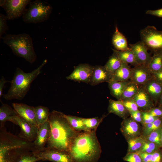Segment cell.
Returning <instances> with one entry per match:
<instances>
[{
    "label": "cell",
    "instance_id": "6da1fadb",
    "mask_svg": "<svg viewBox=\"0 0 162 162\" xmlns=\"http://www.w3.org/2000/svg\"><path fill=\"white\" fill-rule=\"evenodd\" d=\"M97 129L80 132L74 138L68 152L74 162H98L102 150Z\"/></svg>",
    "mask_w": 162,
    "mask_h": 162
},
{
    "label": "cell",
    "instance_id": "7a4b0ae2",
    "mask_svg": "<svg viewBox=\"0 0 162 162\" xmlns=\"http://www.w3.org/2000/svg\"><path fill=\"white\" fill-rule=\"evenodd\" d=\"M64 114L55 110L50 112L48 121L50 127V134L47 147L68 152L71 143L80 132L71 127Z\"/></svg>",
    "mask_w": 162,
    "mask_h": 162
},
{
    "label": "cell",
    "instance_id": "3957f363",
    "mask_svg": "<svg viewBox=\"0 0 162 162\" xmlns=\"http://www.w3.org/2000/svg\"><path fill=\"white\" fill-rule=\"evenodd\" d=\"M30 142L8 132L4 126L0 127V162H11L12 155L33 151Z\"/></svg>",
    "mask_w": 162,
    "mask_h": 162
},
{
    "label": "cell",
    "instance_id": "277c9868",
    "mask_svg": "<svg viewBox=\"0 0 162 162\" xmlns=\"http://www.w3.org/2000/svg\"><path fill=\"white\" fill-rule=\"evenodd\" d=\"M47 62V59H45L38 67L30 73H25L20 68H17L10 81L9 89L7 94H3V98L7 100L23 99L28 91L32 83L40 73Z\"/></svg>",
    "mask_w": 162,
    "mask_h": 162
},
{
    "label": "cell",
    "instance_id": "5b68a950",
    "mask_svg": "<svg viewBox=\"0 0 162 162\" xmlns=\"http://www.w3.org/2000/svg\"><path fill=\"white\" fill-rule=\"evenodd\" d=\"M2 39L3 43L10 48L15 55L24 58L31 64L36 61L37 56L32 39L29 34H6Z\"/></svg>",
    "mask_w": 162,
    "mask_h": 162
},
{
    "label": "cell",
    "instance_id": "8992f818",
    "mask_svg": "<svg viewBox=\"0 0 162 162\" xmlns=\"http://www.w3.org/2000/svg\"><path fill=\"white\" fill-rule=\"evenodd\" d=\"M22 16L24 22L27 23H37L47 20L51 13L52 6L46 2L36 0L31 2Z\"/></svg>",
    "mask_w": 162,
    "mask_h": 162
},
{
    "label": "cell",
    "instance_id": "52a82bcc",
    "mask_svg": "<svg viewBox=\"0 0 162 162\" xmlns=\"http://www.w3.org/2000/svg\"><path fill=\"white\" fill-rule=\"evenodd\" d=\"M142 41L153 53L162 52V31L148 26L140 32Z\"/></svg>",
    "mask_w": 162,
    "mask_h": 162
},
{
    "label": "cell",
    "instance_id": "ba28073f",
    "mask_svg": "<svg viewBox=\"0 0 162 162\" xmlns=\"http://www.w3.org/2000/svg\"><path fill=\"white\" fill-rule=\"evenodd\" d=\"M30 0H0V6L6 13L8 20H13L22 16Z\"/></svg>",
    "mask_w": 162,
    "mask_h": 162
},
{
    "label": "cell",
    "instance_id": "9c48e42d",
    "mask_svg": "<svg viewBox=\"0 0 162 162\" xmlns=\"http://www.w3.org/2000/svg\"><path fill=\"white\" fill-rule=\"evenodd\" d=\"M33 152L40 160L53 162H74L68 152L54 148L46 147L42 150Z\"/></svg>",
    "mask_w": 162,
    "mask_h": 162
},
{
    "label": "cell",
    "instance_id": "30bf717a",
    "mask_svg": "<svg viewBox=\"0 0 162 162\" xmlns=\"http://www.w3.org/2000/svg\"><path fill=\"white\" fill-rule=\"evenodd\" d=\"M10 122L20 126L21 130L19 136L30 142H33L35 140L38 127L32 125L18 115L12 117Z\"/></svg>",
    "mask_w": 162,
    "mask_h": 162
},
{
    "label": "cell",
    "instance_id": "8fae6325",
    "mask_svg": "<svg viewBox=\"0 0 162 162\" xmlns=\"http://www.w3.org/2000/svg\"><path fill=\"white\" fill-rule=\"evenodd\" d=\"M142 127L131 117L123 120L120 130L126 140L141 136Z\"/></svg>",
    "mask_w": 162,
    "mask_h": 162
},
{
    "label": "cell",
    "instance_id": "7c38bea8",
    "mask_svg": "<svg viewBox=\"0 0 162 162\" xmlns=\"http://www.w3.org/2000/svg\"><path fill=\"white\" fill-rule=\"evenodd\" d=\"M94 66L88 64H81L76 67L66 78L68 80L89 83Z\"/></svg>",
    "mask_w": 162,
    "mask_h": 162
},
{
    "label": "cell",
    "instance_id": "4fadbf2b",
    "mask_svg": "<svg viewBox=\"0 0 162 162\" xmlns=\"http://www.w3.org/2000/svg\"><path fill=\"white\" fill-rule=\"evenodd\" d=\"M50 127L48 120L39 126L37 136L33 142V151L37 152L44 149L50 137Z\"/></svg>",
    "mask_w": 162,
    "mask_h": 162
},
{
    "label": "cell",
    "instance_id": "5bb4252c",
    "mask_svg": "<svg viewBox=\"0 0 162 162\" xmlns=\"http://www.w3.org/2000/svg\"><path fill=\"white\" fill-rule=\"evenodd\" d=\"M152 78V73L146 66L139 64L131 68L130 81L139 86H143Z\"/></svg>",
    "mask_w": 162,
    "mask_h": 162
},
{
    "label": "cell",
    "instance_id": "9a60e30c",
    "mask_svg": "<svg viewBox=\"0 0 162 162\" xmlns=\"http://www.w3.org/2000/svg\"><path fill=\"white\" fill-rule=\"evenodd\" d=\"M129 48L133 52L138 64L148 66L152 56L148 52V49L141 41L134 44H130Z\"/></svg>",
    "mask_w": 162,
    "mask_h": 162
},
{
    "label": "cell",
    "instance_id": "2e32d148",
    "mask_svg": "<svg viewBox=\"0 0 162 162\" xmlns=\"http://www.w3.org/2000/svg\"><path fill=\"white\" fill-rule=\"evenodd\" d=\"M12 106L18 115L32 126H38L34 107L23 103H13Z\"/></svg>",
    "mask_w": 162,
    "mask_h": 162
},
{
    "label": "cell",
    "instance_id": "e0dca14e",
    "mask_svg": "<svg viewBox=\"0 0 162 162\" xmlns=\"http://www.w3.org/2000/svg\"><path fill=\"white\" fill-rule=\"evenodd\" d=\"M133 99L139 110L141 111H148L154 107L153 100L142 86H139L138 92Z\"/></svg>",
    "mask_w": 162,
    "mask_h": 162
},
{
    "label": "cell",
    "instance_id": "ac0fdd59",
    "mask_svg": "<svg viewBox=\"0 0 162 162\" xmlns=\"http://www.w3.org/2000/svg\"><path fill=\"white\" fill-rule=\"evenodd\" d=\"M112 75L104 66H94L89 83L91 86H95L103 82H106L108 83L111 80Z\"/></svg>",
    "mask_w": 162,
    "mask_h": 162
},
{
    "label": "cell",
    "instance_id": "d6986e66",
    "mask_svg": "<svg viewBox=\"0 0 162 162\" xmlns=\"http://www.w3.org/2000/svg\"><path fill=\"white\" fill-rule=\"evenodd\" d=\"M142 86L156 105L162 93V85L152 78Z\"/></svg>",
    "mask_w": 162,
    "mask_h": 162
},
{
    "label": "cell",
    "instance_id": "ffe728a7",
    "mask_svg": "<svg viewBox=\"0 0 162 162\" xmlns=\"http://www.w3.org/2000/svg\"><path fill=\"white\" fill-rule=\"evenodd\" d=\"M108 111L109 114L113 113L123 119L127 118L130 115L120 100H109Z\"/></svg>",
    "mask_w": 162,
    "mask_h": 162
},
{
    "label": "cell",
    "instance_id": "44dd1931",
    "mask_svg": "<svg viewBox=\"0 0 162 162\" xmlns=\"http://www.w3.org/2000/svg\"><path fill=\"white\" fill-rule=\"evenodd\" d=\"M131 72V68L128 64L122 62L120 68L112 75L110 82H126L129 80Z\"/></svg>",
    "mask_w": 162,
    "mask_h": 162
},
{
    "label": "cell",
    "instance_id": "7402d4cb",
    "mask_svg": "<svg viewBox=\"0 0 162 162\" xmlns=\"http://www.w3.org/2000/svg\"><path fill=\"white\" fill-rule=\"evenodd\" d=\"M112 43L117 50L124 51L130 49L126 38L118 31L117 26L116 27V31L112 37Z\"/></svg>",
    "mask_w": 162,
    "mask_h": 162
},
{
    "label": "cell",
    "instance_id": "603a6c76",
    "mask_svg": "<svg viewBox=\"0 0 162 162\" xmlns=\"http://www.w3.org/2000/svg\"><path fill=\"white\" fill-rule=\"evenodd\" d=\"M129 81H110L109 82L108 86L112 95L118 100H120L124 89Z\"/></svg>",
    "mask_w": 162,
    "mask_h": 162
},
{
    "label": "cell",
    "instance_id": "cb8c5ba5",
    "mask_svg": "<svg viewBox=\"0 0 162 162\" xmlns=\"http://www.w3.org/2000/svg\"><path fill=\"white\" fill-rule=\"evenodd\" d=\"M18 115L15 110L7 104H2L0 107V126H4L5 122L10 121L12 117Z\"/></svg>",
    "mask_w": 162,
    "mask_h": 162
},
{
    "label": "cell",
    "instance_id": "d4e9b609",
    "mask_svg": "<svg viewBox=\"0 0 162 162\" xmlns=\"http://www.w3.org/2000/svg\"><path fill=\"white\" fill-rule=\"evenodd\" d=\"M139 88L138 86L130 80L125 86L120 100L133 99L137 93Z\"/></svg>",
    "mask_w": 162,
    "mask_h": 162
},
{
    "label": "cell",
    "instance_id": "484cf974",
    "mask_svg": "<svg viewBox=\"0 0 162 162\" xmlns=\"http://www.w3.org/2000/svg\"><path fill=\"white\" fill-rule=\"evenodd\" d=\"M35 112L38 126L48 120L50 112L47 107L38 106L34 107Z\"/></svg>",
    "mask_w": 162,
    "mask_h": 162
},
{
    "label": "cell",
    "instance_id": "4316f807",
    "mask_svg": "<svg viewBox=\"0 0 162 162\" xmlns=\"http://www.w3.org/2000/svg\"><path fill=\"white\" fill-rule=\"evenodd\" d=\"M113 51V53L104 66L106 70L112 75L120 68L122 63L116 53Z\"/></svg>",
    "mask_w": 162,
    "mask_h": 162
},
{
    "label": "cell",
    "instance_id": "83f0119b",
    "mask_svg": "<svg viewBox=\"0 0 162 162\" xmlns=\"http://www.w3.org/2000/svg\"><path fill=\"white\" fill-rule=\"evenodd\" d=\"M147 67L151 73L162 70V52L153 53Z\"/></svg>",
    "mask_w": 162,
    "mask_h": 162
},
{
    "label": "cell",
    "instance_id": "f1b7e54d",
    "mask_svg": "<svg viewBox=\"0 0 162 162\" xmlns=\"http://www.w3.org/2000/svg\"><path fill=\"white\" fill-rule=\"evenodd\" d=\"M113 50L116 53L122 62L127 64H130L134 66L139 65L136 62L133 52L130 49L124 51H119L116 50Z\"/></svg>",
    "mask_w": 162,
    "mask_h": 162
},
{
    "label": "cell",
    "instance_id": "f546056e",
    "mask_svg": "<svg viewBox=\"0 0 162 162\" xmlns=\"http://www.w3.org/2000/svg\"><path fill=\"white\" fill-rule=\"evenodd\" d=\"M64 116L71 127L74 130L79 132L86 131L83 123L82 118L65 114Z\"/></svg>",
    "mask_w": 162,
    "mask_h": 162
},
{
    "label": "cell",
    "instance_id": "4dcf8cb0",
    "mask_svg": "<svg viewBox=\"0 0 162 162\" xmlns=\"http://www.w3.org/2000/svg\"><path fill=\"white\" fill-rule=\"evenodd\" d=\"M145 140L141 136L126 140L128 144L127 153H136L140 152Z\"/></svg>",
    "mask_w": 162,
    "mask_h": 162
},
{
    "label": "cell",
    "instance_id": "1f68e13d",
    "mask_svg": "<svg viewBox=\"0 0 162 162\" xmlns=\"http://www.w3.org/2000/svg\"><path fill=\"white\" fill-rule=\"evenodd\" d=\"M106 116L103 115L100 117H97L90 118H83V123L86 131L97 129L99 125Z\"/></svg>",
    "mask_w": 162,
    "mask_h": 162
},
{
    "label": "cell",
    "instance_id": "d6a6232c",
    "mask_svg": "<svg viewBox=\"0 0 162 162\" xmlns=\"http://www.w3.org/2000/svg\"><path fill=\"white\" fill-rule=\"evenodd\" d=\"M162 126V117H158L153 122L142 126L141 136H145Z\"/></svg>",
    "mask_w": 162,
    "mask_h": 162
},
{
    "label": "cell",
    "instance_id": "836d02e7",
    "mask_svg": "<svg viewBox=\"0 0 162 162\" xmlns=\"http://www.w3.org/2000/svg\"><path fill=\"white\" fill-rule=\"evenodd\" d=\"M161 127L146 136H141L145 140L155 143L159 148H161L162 146L160 140Z\"/></svg>",
    "mask_w": 162,
    "mask_h": 162
},
{
    "label": "cell",
    "instance_id": "e575fe53",
    "mask_svg": "<svg viewBox=\"0 0 162 162\" xmlns=\"http://www.w3.org/2000/svg\"><path fill=\"white\" fill-rule=\"evenodd\" d=\"M160 148L155 143L145 140L141 150L139 152L152 154Z\"/></svg>",
    "mask_w": 162,
    "mask_h": 162
},
{
    "label": "cell",
    "instance_id": "d590c367",
    "mask_svg": "<svg viewBox=\"0 0 162 162\" xmlns=\"http://www.w3.org/2000/svg\"><path fill=\"white\" fill-rule=\"evenodd\" d=\"M8 20L6 15L0 14V38L2 39V36L5 34L6 31L8 30L9 27L7 24V22Z\"/></svg>",
    "mask_w": 162,
    "mask_h": 162
},
{
    "label": "cell",
    "instance_id": "8d00e7d4",
    "mask_svg": "<svg viewBox=\"0 0 162 162\" xmlns=\"http://www.w3.org/2000/svg\"><path fill=\"white\" fill-rule=\"evenodd\" d=\"M121 101L129 112L139 110L138 106L133 99Z\"/></svg>",
    "mask_w": 162,
    "mask_h": 162
},
{
    "label": "cell",
    "instance_id": "74e56055",
    "mask_svg": "<svg viewBox=\"0 0 162 162\" xmlns=\"http://www.w3.org/2000/svg\"><path fill=\"white\" fill-rule=\"evenodd\" d=\"M123 159L128 162H143L142 158L137 152L127 153Z\"/></svg>",
    "mask_w": 162,
    "mask_h": 162
},
{
    "label": "cell",
    "instance_id": "f35d334b",
    "mask_svg": "<svg viewBox=\"0 0 162 162\" xmlns=\"http://www.w3.org/2000/svg\"><path fill=\"white\" fill-rule=\"evenodd\" d=\"M141 114L142 126L153 122L158 118L152 116L148 111H141Z\"/></svg>",
    "mask_w": 162,
    "mask_h": 162
},
{
    "label": "cell",
    "instance_id": "ab89813d",
    "mask_svg": "<svg viewBox=\"0 0 162 162\" xmlns=\"http://www.w3.org/2000/svg\"><path fill=\"white\" fill-rule=\"evenodd\" d=\"M28 153L22 155L17 162H36L40 160L33 153L31 154H28Z\"/></svg>",
    "mask_w": 162,
    "mask_h": 162
},
{
    "label": "cell",
    "instance_id": "60d3db41",
    "mask_svg": "<svg viewBox=\"0 0 162 162\" xmlns=\"http://www.w3.org/2000/svg\"><path fill=\"white\" fill-rule=\"evenodd\" d=\"M161 148L152 153L150 162H161L162 150Z\"/></svg>",
    "mask_w": 162,
    "mask_h": 162
},
{
    "label": "cell",
    "instance_id": "b9f144b4",
    "mask_svg": "<svg viewBox=\"0 0 162 162\" xmlns=\"http://www.w3.org/2000/svg\"><path fill=\"white\" fill-rule=\"evenodd\" d=\"M130 117L137 122L142 124L141 111L138 110L129 112Z\"/></svg>",
    "mask_w": 162,
    "mask_h": 162
},
{
    "label": "cell",
    "instance_id": "7bdbcfd3",
    "mask_svg": "<svg viewBox=\"0 0 162 162\" xmlns=\"http://www.w3.org/2000/svg\"><path fill=\"white\" fill-rule=\"evenodd\" d=\"M148 112L152 116L157 117H162V109L160 107H154L152 108Z\"/></svg>",
    "mask_w": 162,
    "mask_h": 162
},
{
    "label": "cell",
    "instance_id": "ee69618b",
    "mask_svg": "<svg viewBox=\"0 0 162 162\" xmlns=\"http://www.w3.org/2000/svg\"><path fill=\"white\" fill-rule=\"evenodd\" d=\"M151 73L152 78L162 85V70Z\"/></svg>",
    "mask_w": 162,
    "mask_h": 162
},
{
    "label": "cell",
    "instance_id": "f6af8a7d",
    "mask_svg": "<svg viewBox=\"0 0 162 162\" xmlns=\"http://www.w3.org/2000/svg\"><path fill=\"white\" fill-rule=\"evenodd\" d=\"M146 14L162 18V8L154 10H148L146 11Z\"/></svg>",
    "mask_w": 162,
    "mask_h": 162
},
{
    "label": "cell",
    "instance_id": "bcb514c9",
    "mask_svg": "<svg viewBox=\"0 0 162 162\" xmlns=\"http://www.w3.org/2000/svg\"><path fill=\"white\" fill-rule=\"evenodd\" d=\"M7 82H10V81H8L5 80L4 77L2 76L1 79L0 80V98L3 95V90L4 87V84Z\"/></svg>",
    "mask_w": 162,
    "mask_h": 162
},
{
    "label": "cell",
    "instance_id": "7dc6e473",
    "mask_svg": "<svg viewBox=\"0 0 162 162\" xmlns=\"http://www.w3.org/2000/svg\"><path fill=\"white\" fill-rule=\"evenodd\" d=\"M158 103L159 106L162 105V93L160 97Z\"/></svg>",
    "mask_w": 162,
    "mask_h": 162
},
{
    "label": "cell",
    "instance_id": "c3c4849f",
    "mask_svg": "<svg viewBox=\"0 0 162 162\" xmlns=\"http://www.w3.org/2000/svg\"><path fill=\"white\" fill-rule=\"evenodd\" d=\"M160 140L162 146V126L161 127V136H160Z\"/></svg>",
    "mask_w": 162,
    "mask_h": 162
},
{
    "label": "cell",
    "instance_id": "681fc988",
    "mask_svg": "<svg viewBox=\"0 0 162 162\" xmlns=\"http://www.w3.org/2000/svg\"><path fill=\"white\" fill-rule=\"evenodd\" d=\"M159 106L160 107V108H161L162 109V105Z\"/></svg>",
    "mask_w": 162,
    "mask_h": 162
},
{
    "label": "cell",
    "instance_id": "f907efd6",
    "mask_svg": "<svg viewBox=\"0 0 162 162\" xmlns=\"http://www.w3.org/2000/svg\"><path fill=\"white\" fill-rule=\"evenodd\" d=\"M161 162H162V161Z\"/></svg>",
    "mask_w": 162,
    "mask_h": 162
}]
</instances>
